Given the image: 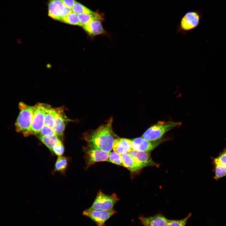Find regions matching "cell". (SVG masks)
<instances>
[{"label":"cell","instance_id":"cell-1","mask_svg":"<svg viewBox=\"0 0 226 226\" xmlns=\"http://www.w3.org/2000/svg\"><path fill=\"white\" fill-rule=\"evenodd\" d=\"M112 118L107 123L94 130L86 132L83 136L88 146L107 152H110L114 140L118 137L112 128Z\"/></svg>","mask_w":226,"mask_h":226},{"label":"cell","instance_id":"cell-2","mask_svg":"<svg viewBox=\"0 0 226 226\" xmlns=\"http://www.w3.org/2000/svg\"><path fill=\"white\" fill-rule=\"evenodd\" d=\"M19 112L15 123L16 131L23 134L30 129L35 105L30 106L21 102L19 104Z\"/></svg>","mask_w":226,"mask_h":226},{"label":"cell","instance_id":"cell-3","mask_svg":"<svg viewBox=\"0 0 226 226\" xmlns=\"http://www.w3.org/2000/svg\"><path fill=\"white\" fill-rule=\"evenodd\" d=\"M181 124L180 122L159 121L146 130L142 137L148 140H158L166 132Z\"/></svg>","mask_w":226,"mask_h":226},{"label":"cell","instance_id":"cell-4","mask_svg":"<svg viewBox=\"0 0 226 226\" xmlns=\"http://www.w3.org/2000/svg\"><path fill=\"white\" fill-rule=\"evenodd\" d=\"M201 18L199 13L196 10L187 12L177 25L176 33L184 35L195 29L199 25Z\"/></svg>","mask_w":226,"mask_h":226},{"label":"cell","instance_id":"cell-5","mask_svg":"<svg viewBox=\"0 0 226 226\" xmlns=\"http://www.w3.org/2000/svg\"><path fill=\"white\" fill-rule=\"evenodd\" d=\"M46 104L38 103L35 108L30 130L23 134L25 137L39 134L44 125L45 116Z\"/></svg>","mask_w":226,"mask_h":226},{"label":"cell","instance_id":"cell-6","mask_svg":"<svg viewBox=\"0 0 226 226\" xmlns=\"http://www.w3.org/2000/svg\"><path fill=\"white\" fill-rule=\"evenodd\" d=\"M119 200L116 194L107 195L100 191L91 206L89 208L93 210H110L113 209L115 204Z\"/></svg>","mask_w":226,"mask_h":226},{"label":"cell","instance_id":"cell-7","mask_svg":"<svg viewBox=\"0 0 226 226\" xmlns=\"http://www.w3.org/2000/svg\"><path fill=\"white\" fill-rule=\"evenodd\" d=\"M116 213L113 209L107 211L88 208L83 211V215L90 219L97 226H105L106 221Z\"/></svg>","mask_w":226,"mask_h":226},{"label":"cell","instance_id":"cell-8","mask_svg":"<svg viewBox=\"0 0 226 226\" xmlns=\"http://www.w3.org/2000/svg\"><path fill=\"white\" fill-rule=\"evenodd\" d=\"M131 140L132 149L148 153L152 151L161 143L168 140V139L162 137L158 140L150 141L141 137Z\"/></svg>","mask_w":226,"mask_h":226},{"label":"cell","instance_id":"cell-9","mask_svg":"<svg viewBox=\"0 0 226 226\" xmlns=\"http://www.w3.org/2000/svg\"><path fill=\"white\" fill-rule=\"evenodd\" d=\"M48 10V14L50 17L60 21L72 12L71 9L66 6L61 0H49Z\"/></svg>","mask_w":226,"mask_h":226},{"label":"cell","instance_id":"cell-10","mask_svg":"<svg viewBox=\"0 0 226 226\" xmlns=\"http://www.w3.org/2000/svg\"><path fill=\"white\" fill-rule=\"evenodd\" d=\"M87 167L97 162L107 161L110 152H107L87 146L84 148Z\"/></svg>","mask_w":226,"mask_h":226},{"label":"cell","instance_id":"cell-11","mask_svg":"<svg viewBox=\"0 0 226 226\" xmlns=\"http://www.w3.org/2000/svg\"><path fill=\"white\" fill-rule=\"evenodd\" d=\"M53 129L58 137L62 136L66 124L69 121L64 112L62 107L56 108Z\"/></svg>","mask_w":226,"mask_h":226},{"label":"cell","instance_id":"cell-12","mask_svg":"<svg viewBox=\"0 0 226 226\" xmlns=\"http://www.w3.org/2000/svg\"><path fill=\"white\" fill-rule=\"evenodd\" d=\"M138 218L144 226H167L168 221L161 213L148 217L141 216Z\"/></svg>","mask_w":226,"mask_h":226},{"label":"cell","instance_id":"cell-13","mask_svg":"<svg viewBox=\"0 0 226 226\" xmlns=\"http://www.w3.org/2000/svg\"><path fill=\"white\" fill-rule=\"evenodd\" d=\"M129 153L143 168L147 166H156L158 165L153 161L150 154L148 152L132 149Z\"/></svg>","mask_w":226,"mask_h":226},{"label":"cell","instance_id":"cell-14","mask_svg":"<svg viewBox=\"0 0 226 226\" xmlns=\"http://www.w3.org/2000/svg\"><path fill=\"white\" fill-rule=\"evenodd\" d=\"M112 149L113 151L121 155L129 153L132 149L131 139L119 138L114 141Z\"/></svg>","mask_w":226,"mask_h":226},{"label":"cell","instance_id":"cell-15","mask_svg":"<svg viewBox=\"0 0 226 226\" xmlns=\"http://www.w3.org/2000/svg\"><path fill=\"white\" fill-rule=\"evenodd\" d=\"M101 20H93L83 27L90 35L94 36L102 34L105 32V30L102 25Z\"/></svg>","mask_w":226,"mask_h":226},{"label":"cell","instance_id":"cell-16","mask_svg":"<svg viewBox=\"0 0 226 226\" xmlns=\"http://www.w3.org/2000/svg\"><path fill=\"white\" fill-rule=\"evenodd\" d=\"M122 166L132 172H136L143 169L141 166L133 158L129 153L121 155Z\"/></svg>","mask_w":226,"mask_h":226},{"label":"cell","instance_id":"cell-17","mask_svg":"<svg viewBox=\"0 0 226 226\" xmlns=\"http://www.w3.org/2000/svg\"><path fill=\"white\" fill-rule=\"evenodd\" d=\"M37 136L38 139L51 151L54 146L62 142L57 136H46L40 134Z\"/></svg>","mask_w":226,"mask_h":226},{"label":"cell","instance_id":"cell-18","mask_svg":"<svg viewBox=\"0 0 226 226\" xmlns=\"http://www.w3.org/2000/svg\"><path fill=\"white\" fill-rule=\"evenodd\" d=\"M78 16L82 27L93 20H103L100 14L94 12L92 13L79 14H78Z\"/></svg>","mask_w":226,"mask_h":226},{"label":"cell","instance_id":"cell-19","mask_svg":"<svg viewBox=\"0 0 226 226\" xmlns=\"http://www.w3.org/2000/svg\"><path fill=\"white\" fill-rule=\"evenodd\" d=\"M56 113V108H53L50 105L47 104L45 116V125L53 129Z\"/></svg>","mask_w":226,"mask_h":226},{"label":"cell","instance_id":"cell-20","mask_svg":"<svg viewBox=\"0 0 226 226\" xmlns=\"http://www.w3.org/2000/svg\"><path fill=\"white\" fill-rule=\"evenodd\" d=\"M213 164L214 166L213 178L214 179L218 180L226 175V165L217 163H213Z\"/></svg>","mask_w":226,"mask_h":226},{"label":"cell","instance_id":"cell-21","mask_svg":"<svg viewBox=\"0 0 226 226\" xmlns=\"http://www.w3.org/2000/svg\"><path fill=\"white\" fill-rule=\"evenodd\" d=\"M60 21L70 24L81 26L78 15L72 12L62 17Z\"/></svg>","mask_w":226,"mask_h":226},{"label":"cell","instance_id":"cell-22","mask_svg":"<svg viewBox=\"0 0 226 226\" xmlns=\"http://www.w3.org/2000/svg\"><path fill=\"white\" fill-rule=\"evenodd\" d=\"M68 164L67 159L63 156H58L55 163L54 171H64Z\"/></svg>","mask_w":226,"mask_h":226},{"label":"cell","instance_id":"cell-23","mask_svg":"<svg viewBox=\"0 0 226 226\" xmlns=\"http://www.w3.org/2000/svg\"><path fill=\"white\" fill-rule=\"evenodd\" d=\"M72 12L78 14L82 13H92L94 12L81 3L76 2L71 9Z\"/></svg>","mask_w":226,"mask_h":226},{"label":"cell","instance_id":"cell-24","mask_svg":"<svg viewBox=\"0 0 226 226\" xmlns=\"http://www.w3.org/2000/svg\"><path fill=\"white\" fill-rule=\"evenodd\" d=\"M191 216V213H190L187 217L181 219H168L167 226H186L188 220Z\"/></svg>","mask_w":226,"mask_h":226},{"label":"cell","instance_id":"cell-25","mask_svg":"<svg viewBox=\"0 0 226 226\" xmlns=\"http://www.w3.org/2000/svg\"><path fill=\"white\" fill-rule=\"evenodd\" d=\"M107 161L117 165L122 166L121 155L114 151L110 152Z\"/></svg>","mask_w":226,"mask_h":226},{"label":"cell","instance_id":"cell-26","mask_svg":"<svg viewBox=\"0 0 226 226\" xmlns=\"http://www.w3.org/2000/svg\"><path fill=\"white\" fill-rule=\"evenodd\" d=\"M213 163H217L226 165V148H224L223 151L219 153L216 158H212Z\"/></svg>","mask_w":226,"mask_h":226},{"label":"cell","instance_id":"cell-27","mask_svg":"<svg viewBox=\"0 0 226 226\" xmlns=\"http://www.w3.org/2000/svg\"><path fill=\"white\" fill-rule=\"evenodd\" d=\"M39 134L46 136H57L53 129L45 125L42 128Z\"/></svg>","mask_w":226,"mask_h":226},{"label":"cell","instance_id":"cell-28","mask_svg":"<svg viewBox=\"0 0 226 226\" xmlns=\"http://www.w3.org/2000/svg\"><path fill=\"white\" fill-rule=\"evenodd\" d=\"M64 151V148L62 142L54 146L51 150V151L58 156H62Z\"/></svg>","mask_w":226,"mask_h":226},{"label":"cell","instance_id":"cell-29","mask_svg":"<svg viewBox=\"0 0 226 226\" xmlns=\"http://www.w3.org/2000/svg\"><path fill=\"white\" fill-rule=\"evenodd\" d=\"M64 4L67 7L72 9L76 2L75 0H61Z\"/></svg>","mask_w":226,"mask_h":226}]
</instances>
